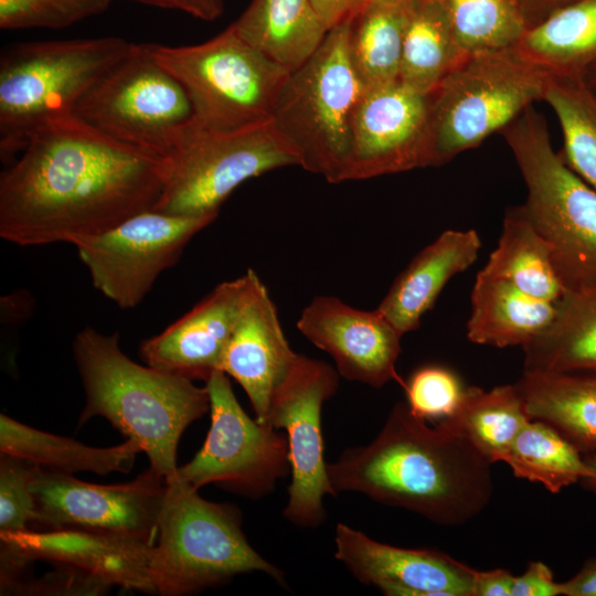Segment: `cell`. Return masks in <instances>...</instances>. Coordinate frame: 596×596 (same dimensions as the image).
<instances>
[{
	"label": "cell",
	"instance_id": "cell-33",
	"mask_svg": "<svg viewBox=\"0 0 596 596\" xmlns=\"http://www.w3.org/2000/svg\"><path fill=\"white\" fill-rule=\"evenodd\" d=\"M581 454L553 426L531 419L517 436L504 462L515 477L540 482L550 492L557 493L592 477Z\"/></svg>",
	"mask_w": 596,
	"mask_h": 596
},
{
	"label": "cell",
	"instance_id": "cell-42",
	"mask_svg": "<svg viewBox=\"0 0 596 596\" xmlns=\"http://www.w3.org/2000/svg\"><path fill=\"white\" fill-rule=\"evenodd\" d=\"M514 576L505 570L477 572L475 596H511Z\"/></svg>",
	"mask_w": 596,
	"mask_h": 596
},
{
	"label": "cell",
	"instance_id": "cell-23",
	"mask_svg": "<svg viewBox=\"0 0 596 596\" xmlns=\"http://www.w3.org/2000/svg\"><path fill=\"white\" fill-rule=\"evenodd\" d=\"M514 384L531 419L550 424L581 453H596V372L523 370Z\"/></svg>",
	"mask_w": 596,
	"mask_h": 596
},
{
	"label": "cell",
	"instance_id": "cell-44",
	"mask_svg": "<svg viewBox=\"0 0 596 596\" xmlns=\"http://www.w3.org/2000/svg\"><path fill=\"white\" fill-rule=\"evenodd\" d=\"M584 459L592 471V477L586 481L596 488V453L587 454Z\"/></svg>",
	"mask_w": 596,
	"mask_h": 596
},
{
	"label": "cell",
	"instance_id": "cell-28",
	"mask_svg": "<svg viewBox=\"0 0 596 596\" xmlns=\"http://www.w3.org/2000/svg\"><path fill=\"white\" fill-rule=\"evenodd\" d=\"M467 56L441 0H407L398 78L403 84L429 94Z\"/></svg>",
	"mask_w": 596,
	"mask_h": 596
},
{
	"label": "cell",
	"instance_id": "cell-12",
	"mask_svg": "<svg viewBox=\"0 0 596 596\" xmlns=\"http://www.w3.org/2000/svg\"><path fill=\"white\" fill-rule=\"evenodd\" d=\"M211 427L202 448L178 477L199 490L216 483L249 498H260L290 471L287 437L269 424L251 418L221 370L205 381Z\"/></svg>",
	"mask_w": 596,
	"mask_h": 596
},
{
	"label": "cell",
	"instance_id": "cell-22",
	"mask_svg": "<svg viewBox=\"0 0 596 596\" xmlns=\"http://www.w3.org/2000/svg\"><path fill=\"white\" fill-rule=\"evenodd\" d=\"M475 230H447L423 248L395 278L376 308L403 336L417 329L445 285L478 258Z\"/></svg>",
	"mask_w": 596,
	"mask_h": 596
},
{
	"label": "cell",
	"instance_id": "cell-11",
	"mask_svg": "<svg viewBox=\"0 0 596 596\" xmlns=\"http://www.w3.org/2000/svg\"><path fill=\"white\" fill-rule=\"evenodd\" d=\"M167 161L166 183L153 210L183 216L219 214L224 201L248 179L298 166L270 120L232 131L191 127Z\"/></svg>",
	"mask_w": 596,
	"mask_h": 596
},
{
	"label": "cell",
	"instance_id": "cell-14",
	"mask_svg": "<svg viewBox=\"0 0 596 596\" xmlns=\"http://www.w3.org/2000/svg\"><path fill=\"white\" fill-rule=\"evenodd\" d=\"M216 217L171 215L152 209L74 246L95 289L119 308H135L158 277L178 262L191 238Z\"/></svg>",
	"mask_w": 596,
	"mask_h": 596
},
{
	"label": "cell",
	"instance_id": "cell-15",
	"mask_svg": "<svg viewBox=\"0 0 596 596\" xmlns=\"http://www.w3.org/2000/svg\"><path fill=\"white\" fill-rule=\"evenodd\" d=\"M31 492L36 520L50 530L121 534L156 543L167 480L151 467L118 485L81 481L35 465Z\"/></svg>",
	"mask_w": 596,
	"mask_h": 596
},
{
	"label": "cell",
	"instance_id": "cell-45",
	"mask_svg": "<svg viewBox=\"0 0 596 596\" xmlns=\"http://www.w3.org/2000/svg\"><path fill=\"white\" fill-rule=\"evenodd\" d=\"M584 78L589 87L596 93V64L586 71Z\"/></svg>",
	"mask_w": 596,
	"mask_h": 596
},
{
	"label": "cell",
	"instance_id": "cell-5",
	"mask_svg": "<svg viewBox=\"0 0 596 596\" xmlns=\"http://www.w3.org/2000/svg\"><path fill=\"white\" fill-rule=\"evenodd\" d=\"M501 134L526 188L521 206L549 244L564 289L596 288V190L554 150L546 120L534 106Z\"/></svg>",
	"mask_w": 596,
	"mask_h": 596
},
{
	"label": "cell",
	"instance_id": "cell-9",
	"mask_svg": "<svg viewBox=\"0 0 596 596\" xmlns=\"http://www.w3.org/2000/svg\"><path fill=\"white\" fill-rule=\"evenodd\" d=\"M547 78L514 47L468 55L432 92L430 167L445 164L501 132L544 99Z\"/></svg>",
	"mask_w": 596,
	"mask_h": 596
},
{
	"label": "cell",
	"instance_id": "cell-38",
	"mask_svg": "<svg viewBox=\"0 0 596 596\" xmlns=\"http://www.w3.org/2000/svg\"><path fill=\"white\" fill-rule=\"evenodd\" d=\"M35 464L6 454L0 459V532L28 531L35 522L36 508L31 492Z\"/></svg>",
	"mask_w": 596,
	"mask_h": 596
},
{
	"label": "cell",
	"instance_id": "cell-24",
	"mask_svg": "<svg viewBox=\"0 0 596 596\" xmlns=\"http://www.w3.org/2000/svg\"><path fill=\"white\" fill-rule=\"evenodd\" d=\"M554 315L555 304L479 270L471 291L467 337L477 344L523 347L550 324Z\"/></svg>",
	"mask_w": 596,
	"mask_h": 596
},
{
	"label": "cell",
	"instance_id": "cell-36",
	"mask_svg": "<svg viewBox=\"0 0 596 596\" xmlns=\"http://www.w3.org/2000/svg\"><path fill=\"white\" fill-rule=\"evenodd\" d=\"M114 0H0V28L61 29L104 12Z\"/></svg>",
	"mask_w": 596,
	"mask_h": 596
},
{
	"label": "cell",
	"instance_id": "cell-19",
	"mask_svg": "<svg viewBox=\"0 0 596 596\" xmlns=\"http://www.w3.org/2000/svg\"><path fill=\"white\" fill-rule=\"evenodd\" d=\"M334 557L362 584L387 596H475L476 570L428 549L373 540L339 522Z\"/></svg>",
	"mask_w": 596,
	"mask_h": 596
},
{
	"label": "cell",
	"instance_id": "cell-13",
	"mask_svg": "<svg viewBox=\"0 0 596 596\" xmlns=\"http://www.w3.org/2000/svg\"><path fill=\"white\" fill-rule=\"evenodd\" d=\"M338 372L329 364L298 354L275 389L266 424L286 432L291 482L285 518L301 528L326 520L323 499L336 496L324 460L321 412L338 389Z\"/></svg>",
	"mask_w": 596,
	"mask_h": 596
},
{
	"label": "cell",
	"instance_id": "cell-39",
	"mask_svg": "<svg viewBox=\"0 0 596 596\" xmlns=\"http://www.w3.org/2000/svg\"><path fill=\"white\" fill-rule=\"evenodd\" d=\"M562 583L554 579L550 567L542 562H531L525 572L514 576L511 596H558Z\"/></svg>",
	"mask_w": 596,
	"mask_h": 596
},
{
	"label": "cell",
	"instance_id": "cell-10",
	"mask_svg": "<svg viewBox=\"0 0 596 596\" xmlns=\"http://www.w3.org/2000/svg\"><path fill=\"white\" fill-rule=\"evenodd\" d=\"M73 116L118 142L168 158L189 134L193 109L182 84L131 43L82 97Z\"/></svg>",
	"mask_w": 596,
	"mask_h": 596
},
{
	"label": "cell",
	"instance_id": "cell-31",
	"mask_svg": "<svg viewBox=\"0 0 596 596\" xmlns=\"http://www.w3.org/2000/svg\"><path fill=\"white\" fill-rule=\"evenodd\" d=\"M407 0H370L349 22V52L365 88L400 78Z\"/></svg>",
	"mask_w": 596,
	"mask_h": 596
},
{
	"label": "cell",
	"instance_id": "cell-7",
	"mask_svg": "<svg viewBox=\"0 0 596 596\" xmlns=\"http://www.w3.org/2000/svg\"><path fill=\"white\" fill-rule=\"evenodd\" d=\"M349 22L331 29L317 51L289 73L270 116L298 166L330 183L342 182L353 111L365 91L349 52Z\"/></svg>",
	"mask_w": 596,
	"mask_h": 596
},
{
	"label": "cell",
	"instance_id": "cell-25",
	"mask_svg": "<svg viewBox=\"0 0 596 596\" xmlns=\"http://www.w3.org/2000/svg\"><path fill=\"white\" fill-rule=\"evenodd\" d=\"M514 50L547 75L584 76L596 64V0H575L531 24Z\"/></svg>",
	"mask_w": 596,
	"mask_h": 596
},
{
	"label": "cell",
	"instance_id": "cell-8",
	"mask_svg": "<svg viewBox=\"0 0 596 596\" xmlns=\"http://www.w3.org/2000/svg\"><path fill=\"white\" fill-rule=\"evenodd\" d=\"M155 58L184 87L194 129L232 131L270 120L289 71L226 28L193 45L149 43Z\"/></svg>",
	"mask_w": 596,
	"mask_h": 596
},
{
	"label": "cell",
	"instance_id": "cell-1",
	"mask_svg": "<svg viewBox=\"0 0 596 596\" xmlns=\"http://www.w3.org/2000/svg\"><path fill=\"white\" fill-rule=\"evenodd\" d=\"M167 158L118 142L74 116L38 130L0 177V237L76 243L152 210Z\"/></svg>",
	"mask_w": 596,
	"mask_h": 596
},
{
	"label": "cell",
	"instance_id": "cell-43",
	"mask_svg": "<svg viewBox=\"0 0 596 596\" xmlns=\"http://www.w3.org/2000/svg\"><path fill=\"white\" fill-rule=\"evenodd\" d=\"M562 595L596 596V557L585 562L571 579L562 582Z\"/></svg>",
	"mask_w": 596,
	"mask_h": 596
},
{
	"label": "cell",
	"instance_id": "cell-46",
	"mask_svg": "<svg viewBox=\"0 0 596 596\" xmlns=\"http://www.w3.org/2000/svg\"><path fill=\"white\" fill-rule=\"evenodd\" d=\"M572 1H575V0H567V2H566V3H568V2H572Z\"/></svg>",
	"mask_w": 596,
	"mask_h": 596
},
{
	"label": "cell",
	"instance_id": "cell-35",
	"mask_svg": "<svg viewBox=\"0 0 596 596\" xmlns=\"http://www.w3.org/2000/svg\"><path fill=\"white\" fill-rule=\"evenodd\" d=\"M467 54L514 47L529 26L517 0H441Z\"/></svg>",
	"mask_w": 596,
	"mask_h": 596
},
{
	"label": "cell",
	"instance_id": "cell-18",
	"mask_svg": "<svg viewBox=\"0 0 596 596\" xmlns=\"http://www.w3.org/2000/svg\"><path fill=\"white\" fill-rule=\"evenodd\" d=\"M297 329L334 361L339 375L380 389L396 371L403 334L377 310L353 308L337 297L318 296L304 308Z\"/></svg>",
	"mask_w": 596,
	"mask_h": 596
},
{
	"label": "cell",
	"instance_id": "cell-20",
	"mask_svg": "<svg viewBox=\"0 0 596 596\" xmlns=\"http://www.w3.org/2000/svg\"><path fill=\"white\" fill-rule=\"evenodd\" d=\"M259 277L248 269L219 284L189 312L140 344V356L152 368L189 380H203L220 369L236 321Z\"/></svg>",
	"mask_w": 596,
	"mask_h": 596
},
{
	"label": "cell",
	"instance_id": "cell-32",
	"mask_svg": "<svg viewBox=\"0 0 596 596\" xmlns=\"http://www.w3.org/2000/svg\"><path fill=\"white\" fill-rule=\"evenodd\" d=\"M451 418L491 464L505 461L517 436L531 421L515 384L489 391L467 387Z\"/></svg>",
	"mask_w": 596,
	"mask_h": 596
},
{
	"label": "cell",
	"instance_id": "cell-30",
	"mask_svg": "<svg viewBox=\"0 0 596 596\" xmlns=\"http://www.w3.org/2000/svg\"><path fill=\"white\" fill-rule=\"evenodd\" d=\"M481 272L505 279L523 292L553 304L565 291L554 268L549 244L521 204L505 211L497 247Z\"/></svg>",
	"mask_w": 596,
	"mask_h": 596
},
{
	"label": "cell",
	"instance_id": "cell-3",
	"mask_svg": "<svg viewBox=\"0 0 596 596\" xmlns=\"http://www.w3.org/2000/svg\"><path fill=\"white\" fill-rule=\"evenodd\" d=\"M73 353L86 396L78 425L105 417L139 444L155 471L167 481L174 479L181 435L210 411L206 387L136 363L123 352L118 332L85 327L75 336Z\"/></svg>",
	"mask_w": 596,
	"mask_h": 596
},
{
	"label": "cell",
	"instance_id": "cell-41",
	"mask_svg": "<svg viewBox=\"0 0 596 596\" xmlns=\"http://www.w3.org/2000/svg\"><path fill=\"white\" fill-rule=\"evenodd\" d=\"M147 6L173 9L185 12L196 19L213 21L224 10L223 0H132Z\"/></svg>",
	"mask_w": 596,
	"mask_h": 596
},
{
	"label": "cell",
	"instance_id": "cell-29",
	"mask_svg": "<svg viewBox=\"0 0 596 596\" xmlns=\"http://www.w3.org/2000/svg\"><path fill=\"white\" fill-rule=\"evenodd\" d=\"M141 447L132 439L109 448H95L0 416V453L63 473L91 471L106 475L130 471Z\"/></svg>",
	"mask_w": 596,
	"mask_h": 596
},
{
	"label": "cell",
	"instance_id": "cell-16",
	"mask_svg": "<svg viewBox=\"0 0 596 596\" xmlns=\"http://www.w3.org/2000/svg\"><path fill=\"white\" fill-rule=\"evenodd\" d=\"M432 93L400 79L365 88L352 116L342 182L430 167Z\"/></svg>",
	"mask_w": 596,
	"mask_h": 596
},
{
	"label": "cell",
	"instance_id": "cell-34",
	"mask_svg": "<svg viewBox=\"0 0 596 596\" xmlns=\"http://www.w3.org/2000/svg\"><path fill=\"white\" fill-rule=\"evenodd\" d=\"M543 100L561 126V157L596 190V93L584 76L549 75Z\"/></svg>",
	"mask_w": 596,
	"mask_h": 596
},
{
	"label": "cell",
	"instance_id": "cell-2",
	"mask_svg": "<svg viewBox=\"0 0 596 596\" xmlns=\"http://www.w3.org/2000/svg\"><path fill=\"white\" fill-rule=\"evenodd\" d=\"M396 403L365 446L344 450L327 470L338 492H359L441 525H459L493 494L492 465L453 418L433 427Z\"/></svg>",
	"mask_w": 596,
	"mask_h": 596
},
{
	"label": "cell",
	"instance_id": "cell-37",
	"mask_svg": "<svg viewBox=\"0 0 596 596\" xmlns=\"http://www.w3.org/2000/svg\"><path fill=\"white\" fill-rule=\"evenodd\" d=\"M403 389L412 414L436 422L455 416L466 391L456 373L440 365L417 369Z\"/></svg>",
	"mask_w": 596,
	"mask_h": 596
},
{
	"label": "cell",
	"instance_id": "cell-4",
	"mask_svg": "<svg viewBox=\"0 0 596 596\" xmlns=\"http://www.w3.org/2000/svg\"><path fill=\"white\" fill-rule=\"evenodd\" d=\"M121 38L22 42L0 58V155L13 161L46 125L73 116L85 93L130 49Z\"/></svg>",
	"mask_w": 596,
	"mask_h": 596
},
{
	"label": "cell",
	"instance_id": "cell-40",
	"mask_svg": "<svg viewBox=\"0 0 596 596\" xmlns=\"http://www.w3.org/2000/svg\"><path fill=\"white\" fill-rule=\"evenodd\" d=\"M324 28L331 29L350 21L370 0H310Z\"/></svg>",
	"mask_w": 596,
	"mask_h": 596
},
{
	"label": "cell",
	"instance_id": "cell-21",
	"mask_svg": "<svg viewBox=\"0 0 596 596\" xmlns=\"http://www.w3.org/2000/svg\"><path fill=\"white\" fill-rule=\"evenodd\" d=\"M297 355L284 334L266 286L258 279L236 321L219 369L243 387L258 422L266 424L273 393Z\"/></svg>",
	"mask_w": 596,
	"mask_h": 596
},
{
	"label": "cell",
	"instance_id": "cell-17",
	"mask_svg": "<svg viewBox=\"0 0 596 596\" xmlns=\"http://www.w3.org/2000/svg\"><path fill=\"white\" fill-rule=\"evenodd\" d=\"M1 575L9 576L33 560L71 565L102 581L143 593H156L150 575L155 544L113 533L64 529L0 532Z\"/></svg>",
	"mask_w": 596,
	"mask_h": 596
},
{
	"label": "cell",
	"instance_id": "cell-26",
	"mask_svg": "<svg viewBox=\"0 0 596 596\" xmlns=\"http://www.w3.org/2000/svg\"><path fill=\"white\" fill-rule=\"evenodd\" d=\"M231 25L244 41L289 72L302 65L329 32L310 0H252Z\"/></svg>",
	"mask_w": 596,
	"mask_h": 596
},
{
	"label": "cell",
	"instance_id": "cell-27",
	"mask_svg": "<svg viewBox=\"0 0 596 596\" xmlns=\"http://www.w3.org/2000/svg\"><path fill=\"white\" fill-rule=\"evenodd\" d=\"M522 349L525 371L596 372V288L565 290L550 324Z\"/></svg>",
	"mask_w": 596,
	"mask_h": 596
},
{
	"label": "cell",
	"instance_id": "cell-6",
	"mask_svg": "<svg viewBox=\"0 0 596 596\" xmlns=\"http://www.w3.org/2000/svg\"><path fill=\"white\" fill-rule=\"evenodd\" d=\"M198 491L178 476L167 481L150 557L156 593L189 595L253 572L283 584L284 572L248 543L241 512L234 505L207 501Z\"/></svg>",
	"mask_w": 596,
	"mask_h": 596
}]
</instances>
